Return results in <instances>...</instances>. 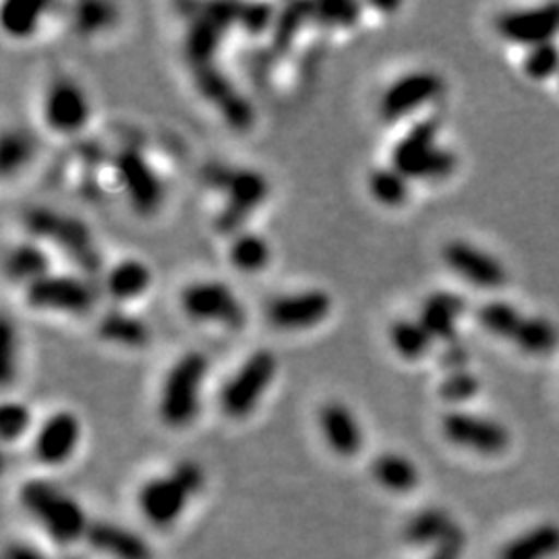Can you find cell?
<instances>
[{
    "instance_id": "38",
    "label": "cell",
    "mask_w": 559,
    "mask_h": 559,
    "mask_svg": "<svg viewBox=\"0 0 559 559\" xmlns=\"http://www.w3.org/2000/svg\"><path fill=\"white\" fill-rule=\"evenodd\" d=\"M480 381L468 369L450 371L440 383V399L452 406H460L464 402H471L479 394Z\"/></svg>"
},
{
    "instance_id": "17",
    "label": "cell",
    "mask_w": 559,
    "mask_h": 559,
    "mask_svg": "<svg viewBox=\"0 0 559 559\" xmlns=\"http://www.w3.org/2000/svg\"><path fill=\"white\" fill-rule=\"evenodd\" d=\"M496 29L503 40L526 48L549 44L559 34V2L501 13Z\"/></svg>"
},
{
    "instance_id": "6",
    "label": "cell",
    "mask_w": 559,
    "mask_h": 559,
    "mask_svg": "<svg viewBox=\"0 0 559 559\" xmlns=\"http://www.w3.org/2000/svg\"><path fill=\"white\" fill-rule=\"evenodd\" d=\"M276 371L278 359L272 350L260 348L251 353L222 385L221 408L224 415L230 419H247L253 415L276 378Z\"/></svg>"
},
{
    "instance_id": "29",
    "label": "cell",
    "mask_w": 559,
    "mask_h": 559,
    "mask_svg": "<svg viewBox=\"0 0 559 559\" xmlns=\"http://www.w3.org/2000/svg\"><path fill=\"white\" fill-rule=\"evenodd\" d=\"M98 336L110 344L143 348L150 342V330L135 316H129L124 311H110L98 323Z\"/></svg>"
},
{
    "instance_id": "2",
    "label": "cell",
    "mask_w": 559,
    "mask_h": 559,
    "mask_svg": "<svg viewBox=\"0 0 559 559\" xmlns=\"http://www.w3.org/2000/svg\"><path fill=\"white\" fill-rule=\"evenodd\" d=\"M21 506L57 543H75L87 535L90 522L80 501L48 480H27L20 491Z\"/></svg>"
},
{
    "instance_id": "8",
    "label": "cell",
    "mask_w": 559,
    "mask_h": 559,
    "mask_svg": "<svg viewBox=\"0 0 559 559\" xmlns=\"http://www.w3.org/2000/svg\"><path fill=\"white\" fill-rule=\"evenodd\" d=\"M180 307L191 320L218 323L228 330H242L247 309L237 293L222 280H198L182 288Z\"/></svg>"
},
{
    "instance_id": "30",
    "label": "cell",
    "mask_w": 559,
    "mask_h": 559,
    "mask_svg": "<svg viewBox=\"0 0 559 559\" xmlns=\"http://www.w3.org/2000/svg\"><path fill=\"white\" fill-rule=\"evenodd\" d=\"M390 344L394 353L404 360H419L429 355L436 340L420 320H396L390 325Z\"/></svg>"
},
{
    "instance_id": "42",
    "label": "cell",
    "mask_w": 559,
    "mask_h": 559,
    "mask_svg": "<svg viewBox=\"0 0 559 559\" xmlns=\"http://www.w3.org/2000/svg\"><path fill=\"white\" fill-rule=\"evenodd\" d=\"M274 7L270 4H240L239 25L249 34H261L267 27H274Z\"/></svg>"
},
{
    "instance_id": "25",
    "label": "cell",
    "mask_w": 559,
    "mask_h": 559,
    "mask_svg": "<svg viewBox=\"0 0 559 559\" xmlns=\"http://www.w3.org/2000/svg\"><path fill=\"white\" fill-rule=\"evenodd\" d=\"M373 479L392 493H408L417 489L420 475L417 464L400 452H383L371 464Z\"/></svg>"
},
{
    "instance_id": "9",
    "label": "cell",
    "mask_w": 559,
    "mask_h": 559,
    "mask_svg": "<svg viewBox=\"0 0 559 559\" xmlns=\"http://www.w3.org/2000/svg\"><path fill=\"white\" fill-rule=\"evenodd\" d=\"M443 438L483 456H498L510 445V433L498 420L466 411H450L441 417Z\"/></svg>"
},
{
    "instance_id": "11",
    "label": "cell",
    "mask_w": 559,
    "mask_h": 559,
    "mask_svg": "<svg viewBox=\"0 0 559 559\" xmlns=\"http://www.w3.org/2000/svg\"><path fill=\"white\" fill-rule=\"evenodd\" d=\"M115 170L127 200L138 214L152 216L158 212L164 201V185L141 152L135 147L122 150L115 160Z\"/></svg>"
},
{
    "instance_id": "39",
    "label": "cell",
    "mask_w": 559,
    "mask_h": 559,
    "mask_svg": "<svg viewBox=\"0 0 559 559\" xmlns=\"http://www.w3.org/2000/svg\"><path fill=\"white\" fill-rule=\"evenodd\" d=\"M32 425V413L23 402H4L0 408L2 440L15 441L25 436Z\"/></svg>"
},
{
    "instance_id": "32",
    "label": "cell",
    "mask_w": 559,
    "mask_h": 559,
    "mask_svg": "<svg viewBox=\"0 0 559 559\" xmlns=\"http://www.w3.org/2000/svg\"><path fill=\"white\" fill-rule=\"evenodd\" d=\"M369 193L373 195V200L385 207H400L408 200L411 187H408V179L400 170L394 166H388V168H376L369 175Z\"/></svg>"
},
{
    "instance_id": "14",
    "label": "cell",
    "mask_w": 559,
    "mask_h": 559,
    "mask_svg": "<svg viewBox=\"0 0 559 559\" xmlns=\"http://www.w3.org/2000/svg\"><path fill=\"white\" fill-rule=\"evenodd\" d=\"M334 307L332 297L321 288L280 295L267 305V320L284 332L311 330L330 318Z\"/></svg>"
},
{
    "instance_id": "46",
    "label": "cell",
    "mask_w": 559,
    "mask_h": 559,
    "mask_svg": "<svg viewBox=\"0 0 559 559\" xmlns=\"http://www.w3.org/2000/svg\"><path fill=\"white\" fill-rule=\"evenodd\" d=\"M558 78H559V75H558Z\"/></svg>"
},
{
    "instance_id": "31",
    "label": "cell",
    "mask_w": 559,
    "mask_h": 559,
    "mask_svg": "<svg viewBox=\"0 0 559 559\" xmlns=\"http://www.w3.org/2000/svg\"><path fill=\"white\" fill-rule=\"evenodd\" d=\"M228 258L235 265V270H239L242 274H258L261 270H265L272 260V249H270V242L258 233L242 230L230 242Z\"/></svg>"
},
{
    "instance_id": "12",
    "label": "cell",
    "mask_w": 559,
    "mask_h": 559,
    "mask_svg": "<svg viewBox=\"0 0 559 559\" xmlns=\"http://www.w3.org/2000/svg\"><path fill=\"white\" fill-rule=\"evenodd\" d=\"M239 11L240 4H210L193 20L185 38V55L191 69L214 64L226 32L239 23Z\"/></svg>"
},
{
    "instance_id": "13",
    "label": "cell",
    "mask_w": 559,
    "mask_h": 559,
    "mask_svg": "<svg viewBox=\"0 0 559 559\" xmlns=\"http://www.w3.org/2000/svg\"><path fill=\"white\" fill-rule=\"evenodd\" d=\"M445 81L436 71H413L394 81L381 96L380 117L385 122H396L425 104L440 98Z\"/></svg>"
},
{
    "instance_id": "40",
    "label": "cell",
    "mask_w": 559,
    "mask_h": 559,
    "mask_svg": "<svg viewBox=\"0 0 559 559\" xmlns=\"http://www.w3.org/2000/svg\"><path fill=\"white\" fill-rule=\"evenodd\" d=\"M359 9L355 2H323L313 7V20L321 21L323 25L350 27L359 21Z\"/></svg>"
},
{
    "instance_id": "18",
    "label": "cell",
    "mask_w": 559,
    "mask_h": 559,
    "mask_svg": "<svg viewBox=\"0 0 559 559\" xmlns=\"http://www.w3.org/2000/svg\"><path fill=\"white\" fill-rule=\"evenodd\" d=\"M90 115L92 106L78 83L60 80L48 87L44 98V120L52 131L62 135L80 133Z\"/></svg>"
},
{
    "instance_id": "10",
    "label": "cell",
    "mask_w": 559,
    "mask_h": 559,
    "mask_svg": "<svg viewBox=\"0 0 559 559\" xmlns=\"http://www.w3.org/2000/svg\"><path fill=\"white\" fill-rule=\"evenodd\" d=\"M25 300L29 307L40 311L83 316L92 311L96 293L85 280L78 276L48 274L25 288Z\"/></svg>"
},
{
    "instance_id": "41",
    "label": "cell",
    "mask_w": 559,
    "mask_h": 559,
    "mask_svg": "<svg viewBox=\"0 0 559 559\" xmlns=\"http://www.w3.org/2000/svg\"><path fill=\"white\" fill-rule=\"evenodd\" d=\"M78 27L85 34H94L98 29H104L115 21V7L104 4V2H87L80 4L78 9Z\"/></svg>"
},
{
    "instance_id": "4",
    "label": "cell",
    "mask_w": 559,
    "mask_h": 559,
    "mask_svg": "<svg viewBox=\"0 0 559 559\" xmlns=\"http://www.w3.org/2000/svg\"><path fill=\"white\" fill-rule=\"evenodd\" d=\"M440 120H419L392 150V166L408 180L448 179L459 158L450 147L438 143Z\"/></svg>"
},
{
    "instance_id": "22",
    "label": "cell",
    "mask_w": 559,
    "mask_h": 559,
    "mask_svg": "<svg viewBox=\"0 0 559 559\" xmlns=\"http://www.w3.org/2000/svg\"><path fill=\"white\" fill-rule=\"evenodd\" d=\"M466 313V300L452 290H436L420 305L419 320L433 340L459 342V323Z\"/></svg>"
},
{
    "instance_id": "1",
    "label": "cell",
    "mask_w": 559,
    "mask_h": 559,
    "mask_svg": "<svg viewBox=\"0 0 559 559\" xmlns=\"http://www.w3.org/2000/svg\"><path fill=\"white\" fill-rule=\"evenodd\" d=\"M205 487V473L198 462L182 460L168 475L150 479L140 489L141 514L152 526L168 528Z\"/></svg>"
},
{
    "instance_id": "44",
    "label": "cell",
    "mask_w": 559,
    "mask_h": 559,
    "mask_svg": "<svg viewBox=\"0 0 559 559\" xmlns=\"http://www.w3.org/2000/svg\"><path fill=\"white\" fill-rule=\"evenodd\" d=\"M0 348H2V381L7 383L11 378V369H13V350H15V336H13V328L9 321L2 323V330H0Z\"/></svg>"
},
{
    "instance_id": "20",
    "label": "cell",
    "mask_w": 559,
    "mask_h": 559,
    "mask_svg": "<svg viewBox=\"0 0 559 559\" xmlns=\"http://www.w3.org/2000/svg\"><path fill=\"white\" fill-rule=\"evenodd\" d=\"M85 540L112 559H154V549L140 533L108 520L90 522Z\"/></svg>"
},
{
    "instance_id": "27",
    "label": "cell",
    "mask_w": 559,
    "mask_h": 559,
    "mask_svg": "<svg viewBox=\"0 0 559 559\" xmlns=\"http://www.w3.org/2000/svg\"><path fill=\"white\" fill-rule=\"evenodd\" d=\"M152 286V270L140 260H122L106 276V290L115 300H135Z\"/></svg>"
},
{
    "instance_id": "26",
    "label": "cell",
    "mask_w": 559,
    "mask_h": 559,
    "mask_svg": "<svg viewBox=\"0 0 559 559\" xmlns=\"http://www.w3.org/2000/svg\"><path fill=\"white\" fill-rule=\"evenodd\" d=\"M559 556L558 524H539L501 549L500 559H554Z\"/></svg>"
},
{
    "instance_id": "3",
    "label": "cell",
    "mask_w": 559,
    "mask_h": 559,
    "mask_svg": "<svg viewBox=\"0 0 559 559\" xmlns=\"http://www.w3.org/2000/svg\"><path fill=\"white\" fill-rule=\"evenodd\" d=\"M210 371V360L198 350H189L175 360L162 381L158 415L162 423L182 429L198 419L203 383Z\"/></svg>"
},
{
    "instance_id": "15",
    "label": "cell",
    "mask_w": 559,
    "mask_h": 559,
    "mask_svg": "<svg viewBox=\"0 0 559 559\" xmlns=\"http://www.w3.org/2000/svg\"><path fill=\"white\" fill-rule=\"evenodd\" d=\"M193 80L205 100L212 102L221 110L222 119L235 131H247L255 122V110L251 102L247 100L239 90L230 83V80L222 73L218 64H205L195 67Z\"/></svg>"
},
{
    "instance_id": "21",
    "label": "cell",
    "mask_w": 559,
    "mask_h": 559,
    "mask_svg": "<svg viewBox=\"0 0 559 559\" xmlns=\"http://www.w3.org/2000/svg\"><path fill=\"white\" fill-rule=\"evenodd\" d=\"M320 429L328 448L340 459H353L362 450L359 419L342 402H328L321 406Z\"/></svg>"
},
{
    "instance_id": "19",
    "label": "cell",
    "mask_w": 559,
    "mask_h": 559,
    "mask_svg": "<svg viewBox=\"0 0 559 559\" xmlns=\"http://www.w3.org/2000/svg\"><path fill=\"white\" fill-rule=\"evenodd\" d=\"M81 440V423L71 411H59L41 423L40 431L34 441L36 459L59 466L71 459Z\"/></svg>"
},
{
    "instance_id": "33",
    "label": "cell",
    "mask_w": 559,
    "mask_h": 559,
    "mask_svg": "<svg viewBox=\"0 0 559 559\" xmlns=\"http://www.w3.org/2000/svg\"><path fill=\"white\" fill-rule=\"evenodd\" d=\"M44 2H7L2 9V27L13 38H29L40 25Z\"/></svg>"
},
{
    "instance_id": "16",
    "label": "cell",
    "mask_w": 559,
    "mask_h": 559,
    "mask_svg": "<svg viewBox=\"0 0 559 559\" xmlns=\"http://www.w3.org/2000/svg\"><path fill=\"white\" fill-rule=\"evenodd\" d=\"M441 258L454 274L480 290H498L508 282L503 263L468 240H450L441 249Z\"/></svg>"
},
{
    "instance_id": "35",
    "label": "cell",
    "mask_w": 559,
    "mask_h": 559,
    "mask_svg": "<svg viewBox=\"0 0 559 559\" xmlns=\"http://www.w3.org/2000/svg\"><path fill=\"white\" fill-rule=\"evenodd\" d=\"M522 69H524L526 78H531L533 81L551 80L559 75L558 44L549 41V44L528 48L524 60H522Z\"/></svg>"
},
{
    "instance_id": "34",
    "label": "cell",
    "mask_w": 559,
    "mask_h": 559,
    "mask_svg": "<svg viewBox=\"0 0 559 559\" xmlns=\"http://www.w3.org/2000/svg\"><path fill=\"white\" fill-rule=\"evenodd\" d=\"M522 316L524 313L520 309H516L510 302H506V300H489L477 311V320H479L480 325L491 336H498V338L508 340V342L512 338L514 328H516V323H519Z\"/></svg>"
},
{
    "instance_id": "7",
    "label": "cell",
    "mask_w": 559,
    "mask_h": 559,
    "mask_svg": "<svg viewBox=\"0 0 559 559\" xmlns=\"http://www.w3.org/2000/svg\"><path fill=\"white\" fill-rule=\"evenodd\" d=\"M27 228L41 239L57 242L60 249L85 272H98L100 251L85 222L75 216H64L55 210H34L27 214Z\"/></svg>"
},
{
    "instance_id": "28",
    "label": "cell",
    "mask_w": 559,
    "mask_h": 559,
    "mask_svg": "<svg viewBox=\"0 0 559 559\" xmlns=\"http://www.w3.org/2000/svg\"><path fill=\"white\" fill-rule=\"evenodd\" d=\"M7 274L27 288L50 274V258L36 242H21L7 255Z\"/></svg>"
},
{
    "instance_id": "36",
    "label": "cell",
    "mask_w": 559,
    "mask_h": 559,
    "mask_svg": "<svg viewBox=\"0 0 559 559\" xmlns=\"http://www.w3.org/2000/svg\"><path fill=\"white\" fill-rule=\"evenodd\" d=\"M309 17H313L311 4H288L274 21V48L278 52L288 50V46Z\"/></svg>"
},
{
    "instance_id": "43",
    "label": "cell",
    "mask_w": 559,
    "mask_h": 559,
    "mask_svg": "<svg viewBox=\"0 0 559 559\" xmlns=\"http://www.w3.org/2000/svg\"><path fill=\"white\" fill-rule=\"evenodd\" d=\"M466 547V533L462 531V526H456L440 545H436L427 559H462Z\"/></svg>"
},
{
    "instance_id": "24",
    "label": "cell",
    "mask_w": 559,
    "mask_h": 559,
    "mask_svg": "<svg viewBox=\"0 0 559 559\" xmlns=\"http://www.w3.org/2000/svg\"><path fill=\"white\" fill-rule=\"evenodd\" d=\"M516 348L531 357L554 355L559 346V328L551 320L540 316H522L510 338Z\"/></svg>"
},
{
    "instance_id": "45",
    "label": "cell",
    "mask_w": 559,
    "mask_h": 559,
    "mask_svg": "<svg viewBox=\"0 0 559 559\" xmlns=\"http://www.w3.org/2000/svg\"><path fill=\"white\" fill-rule=\"evenodd\" d=\"M4 559H46L44 554L27 543H9L4 549Z\"/></svg>"
},
{
    "instance_id": "5",
    "label": "cell",
    "mask_w": 559,
    "mask_h": 559,
    "mask_svg": "<svg viewBox=\"0 0 559 559\" xmlns=\"http://www.w3.org/2000/svg\"><path fill=\"white\" fill-rule=\"evenodd\" d=\"M207 182L226 195V203L216 216L221 235H240L251 214L270 195V182L255 168L212 166L207 170Z\"/></svg>"
},
{
    "instance_id": "23",
    "label": "cell",
    "mask_w": 559,
    "mask_h": 559,
    "mask_svg": "<svg viewBox=\"0 0 559 559\" xmlns=\"http://www.w3.org/2000/svg\"><path fill=\"white\" fill-rule=\"evenodd\" d=\"M459 522L441 508H425L404 524V540L413 547H436L445 539Z\"/></svg>"
},
{
    "instance_id": "37",
    "label": "cell",
    "mask_w": 559,
    "mask_h": 559,
    "mask_svg": "<svg viewBox=\"0 0 559 559\" xmlns=\"http://www.w3.org/2000/svg\"><path fill=\"white\" fill-rule=\"evenodd\" d=\"M34 154V141L23 131H7L0 143V166L2 173L9 177L15 170H20L23 164L32 158Z\"/></svg>"
}]
</instances>
